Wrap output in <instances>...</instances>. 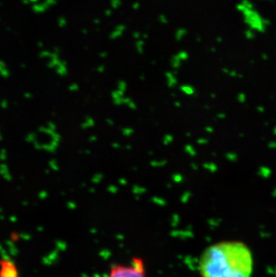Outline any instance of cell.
I'll list each match as a JSON object with an SVG mask.
<instances>
[{"label": "cell", "mask_w": 276, "mask_h": 277, "mask_svg": "<svg viewBox=\"0 0 276 277\" xmlns=\"http://www.w3.org/2000/svg\"><path fill=\"white\" fill-rule=\"evenodd\" d=\"M0 277H18L15 265L11 262L3 260L0 265Z\"/></svg>", "instance_id": "cell-3"}, {"label": "cell", "mask_w": 276, "mask_h": 277, "mask_svg": "<svg viewBox=\"0 0 276 277\" xmlns=\"http://www.w3.org/2000/svg\"><path fill=\"white\" fill-rule=\"evenodd\" d=\"M255 260L252 250L240 241H223L208 246L201 254V277H252Z\"/></svg>", "instance_id": "cell-1"}, {"label": "cell", "mask_w": 276, "mask_h": 277, "mask_svg": "<svg viewBox=\"0 0 276 277\" xmlns=\"http://www.w3.org/2000/svg\"><path fill=\"white\" fill-rule=\"evenodd\" d=\"M106 277H147V273L144 260L134 257L126 264L112 265Z\"/></svg>", "instance_id": "cell-2"}]
</instances>
